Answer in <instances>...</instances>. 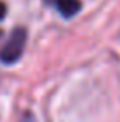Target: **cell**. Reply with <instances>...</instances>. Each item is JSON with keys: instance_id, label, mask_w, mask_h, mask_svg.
<instances>
[{"instance_id": "cell-1", "label": "cell", "mask_w": 120, "mask_h": 122, "mask_svg": "<svg viewBox=\"0 0 120 122\" xmlns=\"http://www.w3.org/2000/svg\"><path fill=\"white\" fill-rule=\"evenodd\" d=\"M25 44H27V30L25 28H14L7 41L0 48V62L2 64H14L23 55Z\"/></svg>"}, {"instance_id": "cell-2", "label": "cell", "mask_w": 120, "mask_h": 122, "mask_svg": "<svg viewBox=\"0 0 120 122\" xmlns=\"http://www.w3.org/2000/svg\"><path fill=\"white\" fill-rule=\"evenodd\" d=\"M46 4L53 5L64 18H72L81 11V2L80 0H46Z\"/></svg>"}, {"instance_id": "cell-3", "label": "cell", "mask_w": 120, "mask_h": 122, "mask_svg": "<svg viewBox=\"0 0 120 122\" xmlns=\"http://www.w3.org/2000/svg\"><path fill=\"white\" fill-rule=\"evenodd\" d=\"M5 12H7L5 4H4V2H0V20H4V18H5Z\"/></svg>"}]
</instances>
